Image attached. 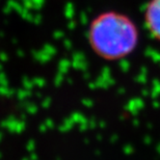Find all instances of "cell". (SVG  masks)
Returning a JSON list of instances; mask_svg holds the SVG:
<instances>
[{"label":"cell","instance_id":"obj_1","mask_svg":"<svg viewBox=\"0 0 160 160\" xmlns=\"http://www.w3.org/2000/svg\"><path fill=\"white\" fill-rule=\"evenodd\" d=\"M139 33L135 23L124 14L106 12L92 21L89 43L102 60L115 61L130 55L137 47Z\"/></svg>","mask_w":160,"mask_h":160},{"label":"cell","instance_id":"obj_2","mask_svg":"<svg viewBox=\"0 0 160 160\" xmlns=\"http://www.w3.org/2000/svg\"><path fill=\"white\" fill-rule=\"evenodd\" d=\"M144 20L152 36L160 42V0H150L144 13Z\"/></svg>","mask_w":160,"mask_h":160}]
</instances>
